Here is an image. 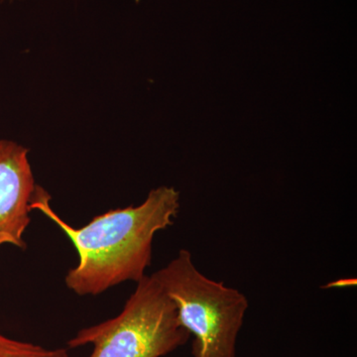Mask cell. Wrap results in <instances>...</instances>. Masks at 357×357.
Returning a JSON list of instances; mask_svg holds the SVG:
<instances>
[{
	"instance_id": "cell-5",
	"label": "cell",
	"mask_w": 357,
	"mask_h": 357,
	"mask_svg": "<svg viewBox=\"0 0 357 357\" xmlns=\"http://www.w3.org/2000/svg\"><path fill=\"white\" fill-rule=\"evenodd\" d=\"M0 357H70L67 349H45L41 345L13 340L0 333Z\"/></svg>"
},
{
	"instance_id": "cell-2",
	"label": "cell",
	"mask_w": 357,
	"mask_h": 357,
	"mask_svg": "<svg viewBox=\"0 0 357 357\" xmlns=\"http://www.w3.org/2000/svg\"><path fill=\"white\" fill-rule=\"evenodd\" d=\"M153 275L172 301L178 323L194 335L192 357H236L248 298L199 272L187 249Z\"/></svg>"
},
{
	"instance_id": "cell-3",
	"label": "cell",
	"mask_w": 357,
	"mask_h": 357,
	"mask_svg": "<svg viewBox=\"0 0 357 357\" xmlns=\"http://www.w3.org/2000/svg\"><path fill=\"white\" fill-rule=\"evenodd\" d=\"M190 333L153 274L145 275L119 316L79 331L70 349L91 344L89 357H162L182 347Z\"/></svg>"
},
{
	"instance_id": "cell-1",
	"label": "cell",
	"mask_w": 357,
	"mask_h": 357,
	"mask_svg": "<svg viewBox=\"0 0 357 357\" xmlns=\"http://www.w3.org/2000/svg\"><path fill=\"white\" fill-rule=\"evenodd\" d=\"M51 197L37 185L31 210L60 227L79 255L66 275V286L79 296L100 295L126 281L137 283L151 264L155 234L173 225L180 210V192L157 188L137 206L112 210L76 229L52 208Z\"/></svg>"
},
{
	"instance_id": "cell-4",
	"label": "cell",
	"mask_w": 357,
	"mask_h": 357,
	"mask_svg": "<svg viewBox=\"0 0 357 357\" xmlns=\"http://www.w3.org/2000/svg\"><path fill=\"white\" fill-rule=\"evenodd\" d=\"M28 149L0 140V248H27L24 234L31 222V202L37 185Z\"/></svg>"
}]
</instances>
